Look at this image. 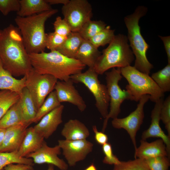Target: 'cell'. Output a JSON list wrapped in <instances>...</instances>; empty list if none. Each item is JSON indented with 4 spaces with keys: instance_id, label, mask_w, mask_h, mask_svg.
Returning <instances> with one entry per match:
<instances>
[{
    "instance_id": "obj_1",
    "label": "cell",
    "mask_w": 170,
    "mask_h": 170,
    "mask_svg": "<svg viewBox=\"0 0 170 170\" xmlns=\"http://www.w3.org/2000/svg\"><path fill=\"white\" fill-rule=\"evenodd\" d=\"M0 60L12 76H24L33 67L17 27L10 24L0 35Z\"/></svg>"
},
{
    "instance_id": "obj_2",
    "label": "cell",
    "mask_w": 170,
    "mask_h": 170,
    "mask_svg": "<svg viewBox=\"0 0 170 170\" xmlns=\"http://www.w3.org/2000/svg\"><path fill=\"white\" fill-rule=\"evenodd\" d=\"M31 64L37 73L52 75L60 81L82 72L86 66L76 59L68 58L56 50L29 54Z\"/></svg>"
},
{
    "instance_id": "obj_3",
    "label": "cell",
    "mask_w": 170,
    "mask_h": 170,
    "mask_svg": "<svg viewBox=\"0 0 170 170\" xmlns=\"http://www.w3.org/2000/svg\"><path fill=\"white\" fill-rule=\"evenodd\" d=\"M58 12L57 9L52 8L28 16H17L15 18V22L28 54L44 52L47 34L45 32V23L48 18Z\"/></svg>"
},
{
    "instance_id": "obj_4",
    "label": "cell",
    "mask_w": 170,
    "mask_h": 170,
    "mask_svg": "<svg viewBox=\"0 0 170 170\" xmlns=\"http://www.w3.org/2000/svg\"><path fill=\"white\" fill-rule=\"evenodd\" d=\"M147 11L146 7L139 6L133 13L125 17L124 20L128 30L127 37L129 45L135 57L134 66L139 71L149 75L153 68L146 56L149 46L142 35L139 25L140 19L146 14Z\"/></svg>"
},
{
    "instance_id": "obj_5",
    "label": "cell",
    "mask_w": 170,
    "mask_h": 170,
    "mask_svg": "<svg viewBox=\"0 0 170 170\" xmlns=\"http://www.w3.org/2000/svg\"><path fill=\"white\" fill-rule=\"evenodd\" d=\"M128 42L127 37L123 34L115 35L95 64L94 68L98 75H102L110 68L130 65L134 57Z\"/></svg>"
},
{
    "instance_id": "obj_6",
    "label": "cell",
    "mask_w": 170,
    "mask_h": 170,
    "mask_svg": "<svg viewBox=\"0 0 170 170\" xmlns=\"http://www.w3.org/2000/svg\"><path fill=\"white\" fill-rule=\"evenodd\" d=\"M121 73L127 81L126 89L133 100L138 101L143 95H149L150 99L156 103L164 94L149 75L142 72L131 65L120 68Z\"/></svg>"
},
{
    "instance_id": "obj_7",
    "label": "cell",
    "mask_w": 170,
    "mask_h": 170,
    "mask_svg": "<svg viewBox=\"0 0 170 170\" xmlns=\"http://www.w3.org/2000/svg\"><path fill=\"white\" fill-rule=\"evenodd\" d=\"M98 75L94 68H88L85 71L72 75L70 78L74 83H82L88 89L94 98L97 109L105 119L109 112L110 98L106 85L100 82Z\"/></svg>"
},
{
    "instance_id": "obj_8",
    "label": "cell",
    "mask_w": 170,
    "mask_h": 170,
    "mask_svg": "<svg viewBox=\"0 0 170 170\" xmlns=\"http://www.w3.org/2000/svg\"><path fill=\"white\" fill-rule=\"evenodd\" d=\"M106 86L110 98V110L104 120L102 132L104 133L109 119L117 117L121 112L120 107L122 103L126 100H133L132 96L128 92L122 90L119 82L122 78L120 68H113L111 71L105 73Z\"/></svg>"
},
{
    "instance_id": "obj_9",
    "label": "cell",
    "mask_w": 170,
    "mask_h": 170,
    "mask_svg": "<svg viewBox=\"0 0 170 170\" xmlns=\"http://www.w3.org/2000/svg\"><path fill=\"white\" fill-rule=\"evenodd\" d=\"M26 87L29 91L38 111L47 96L54 89L58 79L48 74H41L32 69L26 75Z\"/></svg>"
},
{
    "instance_id": "obj_10",
    "label": "cell",
    "mask_w": 170,
    "mask_h": 170,
    "mask_svg": "<svg viewBox=\"0 0 170 170\" xmlns=\"http://www.w3.org/2000/svg\"><path fill=\"white\" fill-rule=\"evenodd\" d=\"M64 19L72 32H78L83 25L91 20L92 8L87 0H69L61 8Z\"/></svg>"
},
{
    "instance_id": "obj_11",
    "label": "cell",
    "mask_w": 170,
    "mask_h": 170,
    "mask_svg": "<svg viewBox=\"0 0 170 170\" xmlns=\"http://www.w3.org/2000/svg\"><path fill=\"white\" fill-rule=\"evenodd\" d=\"M150 96H143L139 100L136 109L128 116L123 118H116L111 122L112 126L116 129L123 128L129 134L135 150L137 148L136 139L138 131L143 123L144 118V108L145 104L149 100Z\"/></svg>"
},
{
    "instance_id": "obj_12",
    "label": "cell",
    "mask_w": 170,
    "mask_h": 170,
    "mask_svg": "<svg viewBox=\"0 0 170 170\" xmlns=\"http://www.w3.org/2000/svg\"><path fill=\"white\" fill-rule=\"evenodd\" d=\"M58 145L63 151V154L70 167L83 160L93 150V143L85 139L58 140Z\"/></svg>"
},
{
    "instance_id": "obj_13",
    "label": "cell",
    "mask_w": 170,
    "mask_h": 170,
    "mask_svg": "<svg viewBox=\"0 0 170 170\" xmlns=\"http://www.w3.org/2000/svg\"><path fill=\"white\" fill-rule=\"evenodd\" d=\"M61 148L58 145L54 147L48 146L44 141L41 147L36 151L28 155L26 157L32 159L36 164L47 163L56 166L61 170H67L68 165L58 155L61 154Z\"/></svg>"
},
{
    "instance_id": "obj_14",
    "label": "cell",
    "mask_w": 170,
    "mask_h": 170,
    "mask_svg": "<svg viewBox=\"0 0 170 170\" xmlns=\"http://www.w3.org/2000/svg\"><path fill=\"white\" fill-rule=\"evenodd\" d=\"M73 83L70 78L66 81H58L54 89L60 103H70L76 106L80 111L82 112L86 109V105Z\"/></svg>"
},
{
    "instance_id": "obj_15",
    "label": "cell",
    "mask_w": 170,
    "mask_h": 170,
    "mask_svg": "<svg viewBox=\"0 0 170 170\" xmlns=\"http://www.w3.org/2000/svg\"><path fill=\"white\" fill-rule=\"evenodd\" d=\"M163 99L164 98H161L155 103L154 107L151 112V124L149 128L142 133L141 139L145 140L151 137L161 138L165 144L168 157L170 158V137L162 130L159 124L160 113Z\"/></svg>"
},
{
    "instance_id": "obj_16",
    "label": "cell",
    "mask_w": 170,
    "mask_h": 170,
    "mask_svg": "<svg viewBox=\"0 0 170 170\" xmlns=\"http://www.w3.org/2000/svg\"><path fill=\"white\" fill-rule=\"evenodd\" d=\"M31 124L22 122L6 129L0 152L18 151L24 137L26 129Z\"/></svg>"
},
{
    "instance_id": "obj_17",
    "label": "cell",
    "mask_w": 170,
    "mask_h": 170,
    "mask_svg": "<svg viewBox=\"0 0 170 170\" xmlns=\"http://www.w3.org/2000/svg\"><path fill=\"white\" fill-rule=\"evenodd\" d=\"M64 106L61 105L44 116L33 127L35 131L44 139H48L63 122L62 114Z\"/></svg>"
},
{
    "instance_id": "obj_18",
    "label": "cell",
    "mask_w": 170,
    "mask_h": 170,
    "mask_svg": "<svg viewBox=\"0 0 170 170\" xmlns=\"http://www.w3.org/2000/svg\"><path fill=\"white\" fill-rule=\"evenodd\" d=\"M140 144L135 150V158L145 160L159 156L168 157L166 146L161 139L151 143L141 140Z\"/></svg>"
},
{
    "instance_id": "obj_19",
    "label": "cell",
    "mask_w": 170,
    "mask_h": 170,
    "mask_svg": "<svg viewBox=\"0 0 170 170\" xmlns=\"http://www.w3.org/2000/svg\"><path fill=\"white\" fill-rule=\"evenodd\" d=\"M44 139L35 131L33 127L27 128L18 150L20 156L26 157L29 154L38 150L42 146L44 141Z\"/></svg>"
},
{
    "instance_id": "obj_20",
    "label": "cell",
    "mask_w": 170,
    "mask_h": 170,
    "mask_svg": "<svg viewBox=\"0 0 170 170\" xmlns=\"http://www.w3.org/2000/svg\"><path fill=\"white\" fill-rule=\"evenodd\" d=\"M61 134L66 140H76L85 139L90 135L88 128L77 119H70L64 125Z\"/></svg>"
},
{
    "instance_id": "obj_21",
    "label": "cell",
    "mask_w": 170,
    "mask_h": 170,
    "mask_svg": "<svg viewBox=\"0 0 170 170\" xmlns=\"http://www.w3.org/2000/svg\"><path fill=\"white\" fill-rule=\"evenodd\" d=\"M101 54L98 48L94 46L89 40L83 39L75 59L86 66L94 68Z\"/></svg>"
},
{
    "instance_id": "obj_22",
    "label": "cell",
    "mask_w": 170,
    "mask_h": 170,
    "mask_svg": "<svg viewBox=\"0 0 170 170\" xmlns=\"http://www.w3.org/2000/svg\"><path fill=\"white\" fill-rule=\"evenodd\" d=\"M26 82L25 75L20 79H16L3 68L0 60V90H9L20 95Z\"/></svg>"
},
{
    "instance_id": "obj_23",
    "label": "cell",
    "mask_w": 170,
    "mask_h": 170,
    "mask_svg": "<svg viewBox=\"0 0 170 170\" xmlns=\"http://www.w3.org/2000/svg\"><path fill=\"white\" fill-rule=\"evenodd\" d=\"M18 102L23 121L32 123V121L36 116L37 110L26 87L23 89Z\"/></svg>"
},
{
    "instance_id": "obj_24",
    "label": "cell",
    "mask_w": 170,
    "mask_h": 170,
    "mask_svg": "<svg viewBox=\"0 0 170 170\" xmlns=\"http://www.w3.org/2000/svg\"><path fill=\"white\" fill-rule=\"evenodd\" d=\"M20 8L17 16L27 17L39 14L52 8L45 0H20Z\"/></svg>"
},
{
    "instance_id": "obj_25",
    "label": "cell",
    "mask_w": 170,
    "mask_h": 170,
    "mask_svg": "<svg viewBox=\"0 0 170 170\" xmlns=\"http://www.w3.org/2000/svg\"><path fill=\"white\" fill-rule=\"evenodd\" d=\"M83 40L78 32H71L56 50L68 58L75 59Z\"/></svg>"
},
{
    "instance_id": "obj_26",
    "label": "cell",
    "mask_w": 170,
    "mask_h": 170,
    "mask_svg": "<svg viewBox=\"0 0 170 170\" xmlns=\"http://www.w3.org/2000/svg\"><path fill=\"white\" fill-rule=\"evenodd\" d=\"M23 122L18 101L8 110L0 119V128L6 129Z\"/></svg>"
},
{
    "instance_id": "obj_27",
    "label": "cell",
    "mask_w": 170,
    "mask_h": 170,
    "mask_svg": "<svg viewBox=\"0 0 170 170\" xmlns=\"http://www.w3.org/2000/svg\"><path fill=\"white\" fill-rule=\"evenodd\" d=\"M61 105L57 98L55 91L51 92L37 111L32 123H37L44 116Z\"/></svg>"
},
{
    "instance_id": "obj_28",
    "label": "cell",
    "mask_w": 170,
    "mask_h": 170,
    "mask_svg": "<svg viewBox=\"0 0 170 170\" xmlns=\"http://www.w3.org/2000/svg\"><path fill=\"white\" fill-rule=\"evenodd\" d=\"M21 164L33 166L34 163L30 158L20 156L18 151L10 152H0V170L10 164Z\"/></svg>"
},
{
    "instance_id": "obj_29",
    "label": "cell",
    "mask_w": 170,
    "mask_h": 170,
    "mask_svg": "<svg viewBox=\"0 0 170 170\" xmlns=\"http://www.w3.org/2000/svg\"><path fill=\"white\" fill-rule=\"evenodd\" d=\"M106 26V24L101 20H90L83 25L78 32L83 39L89 40Z\"/></svg>"
},
{
    "instance_id": "obj_30",
    "label": "cell",
    "mask_w": 170,
    "mask_h": 170,
    "mask_svg": "<svg viewBox=\"0 0 170 170\" xmlns=\"http://www.w3.org/2000/svg\"><path fill=\"white\" fill-rule=\"evenodd\" d=\"M151 77L163 93L169 92L170 63H168L162 69L153 73Z\"/></svg>"
},
{
    "instance_id": "obj_31",
    "label": "cell",
    "mask_w": 170,
    "mask_h": 170,
    "mask_svg": "<svg viewBox=\"0 0 170 170\" xmlns=\"http://www.w3.org/2000/svg\"><path fill=\"white\" fill-rule=\"evenodd\" d=\"M20 98V95L16 93L7 90H0V120Z\"/></svg>"
},
{
    "instance_id": "obj_32",
    "label": "cell",
    "mask_w": 170,
    "mask_h": 170,
    "mask_svg": "<svg viewBox=\"0 0 170 170\" xmlns=\"http://www.w3.org/2000/svg\"><path fill=\"white\" fill-rule=\"evenodd\" d=\"M114 30L111 29L110 26H107L89 41L95 47L98 48L109 44L114 38Z\"/></svg>"
},
{
    "instance_id": "obj_33",
    "label": "cell",
    "mask_w": 170,
    "mask_h": 170,
    "mask_svg": "<svg viewBox=\"0 0 170 170\" xmlns=\"http://www.w3.org/2000/svg\"><path fill=\"white\" fill-rule=\"evenodd\" d=\"M113 170H150L144 160L136 158L127 161H121L114 165Z\"/></svg>"
},
{
    "instance_id": "obj_34",
    "label": "cell",
    "mask_w": 170,
    "mask_h": 170,
    "mask_svg": "<svg viewBox=\"0 0 170 170\" xmlns=\"http://www.w3.org/2000/svg\"><path fill=\"white\" fill-rule=\"evenodd\" d=\"M169 159L167 156H159L144 160L150 170H169Z\"/></svg>"
},
{
    "instance_id": "obj_35",
    "label": "cell",
    "mask_w": 170,
    "mask_h": 170,
    "mask_svg": "<svg viewBox=\"0 0 170 170\" xmlns=\"http://www.w3.org/2000/svg\"><path fill=\"white\" fill-rule=\"evenodd\" d=\"M160 119L165 125V128L170 137V95L164 100L160 113Z\"/></svg>"
},
{
    "instance_id": "obj_36",
    "label": "cell",
    "mask_w": 170,
    "mask_h": 170,
    "mask_svg": "<svg viewBox=\"0 0 170 170\" xmlns=\"http://www.w3.org/2000/svg\"><path fill=\"white\" fill-rule=\"evenodd\" d=\"M66 37L61 36L54 32L47 34L46 48L50 51L56 50L60 46Z\"/></svg>"
},
{
    "instance_id": "obj_37",
    "label": "cell",
    "mask_w": 170,
    "mask_h": 170,
    "mask_svg": "<svg viewBox=\"0 0 170 170\" xmlns=\"http://www.w3.org/2000/svg\"><path fill=\"white\" fill-rule=\"evenodd\" d=\"M20 8V0H0V11L5 16L11 12H17Z\"/></svg>"
},
{
    "instance_id": "obj_38",
    "label": "cell",
    "mask_w": 170,
    "mask_h": 170,
    "mask_svg": "<svg viewBox=\"0 0 170 170\" xmlns=\"http://www.w3.org/2000/svg\"><path fill=\"white\" fill-rule=\"evenodd\" d=\"M53 25L54 31L61 36L67 37L72 32L66 22L60 16L56 18Z\"/></svg>"
},
{
    "instance_id": "obj_39",
    "label": "cell",
    "mask_w": 170,
    "mask_h": 170,
    "mask_svg": "<svg viewBox=\"0 0 170 170\" xmlns=\"http://www.w3.org/2000/svg\"><path fill=\"white\" fill-rule=\"evenodd\" d=\"M102 150L105 155L103 160L104 163L115 165L120 163L121 161L114 155L111 145L110 143L108 142L102 145Z\"/></svg>"
},
{
    "instance_id": "obj_40",
    "label": "cell",
    "mask_w": 170,
    "mask_h": 170,
    "mask_svg": "<svg viewBox=\"0 0 170 170\" xmlns=\"http://www.w3.org/2000/svg\"><path fill=\"white\" fill-rule=\"evenodd\" d=\"M92 129L94 133L95 140L98 144L103 145L108 142V138L106 134L99 131L96 125L93 126Z\"/></svg>"
},
{
    "instance_id": "obj_41",
    "label": "cell",
    "mask_w": 170,
    "mask_h": 170,
    "mask_svg": "<svg viewBox=\"0 0 170 170\" xmlns=\"http://www.w3.org/2000/svg\"><path fill=\"white\" fill-rule=\"evenodd\" d=\"M4 169L5 170H26L31 169L33 170L32 166L21 164H10L5 166Z\"/></svg>"
},
{
    "instance_id": "obj_42",
    "label": "cell",
    "mask_w": 170,
    "mask_h": 170,
    "mask_svg": "<svg viewBox=\"0 0 170 170\" xmlns=\"http://www.w3.org/2000/svg\"><path fill=\"white\" fill-rule=\"evenodd\" d=\"M162 41L167 54L168 63H170V36H159Z\"/></svg>"
},
{
    "instance_id": "obj_43",
    "label": "cell",
    "mask_w": 170,
    "mask_h": 170,
    "mask_svg": "<svg viewBox=\"0 0 170 170\" xmlns=\"http://www.w3.org/2000/svg\"><path fill=\"white\" fill-rule=\"evenodd\" d=\"M46 2L50 5L62 4L63 5L65 4L69 1V0H45Z\"/></svg>"
},
{
    "instance_id": "obj_44",
    "label": "cell",
    "mask_w": 170,
    "mask_h": 170,
    "mask_svg": "<svg viewBox=\"0 0 170 170\" xmlns=\"http://www.w3.org/2000/svg\"><path fill=\"white\" fill-rule=\"evenodd\" d=\"M6 130V129L0 128V146L3 143Z\"/></svg>"
},
{
    "instance_id": "obj_45",
    "label": "cell",
    "mask_w": 170,
    "mask_h": 170,
    "mask_svg": "<svg viewBox=\"0 0 170 170\" xmlns=\"http://www.w3.org/2000/svg\"><path fill=\"white\" fill-rule=\"evenodd\" d=\"M84 170H97V168L93 163H92Z\"/></svg>"
},
{
    "instance_id": "obj_46",
    "label": "cell",
    "mask_w": 170,
    "mask_h": 170,
    "mask_svg": "<svg viewBox=\"0 0 170 170\" xmlns=\"http://www.w3.org/2000/svg\"><path fill=\"white\" fill-rule=\"evenodd\" d=\"M26 170H31V169H26ZM47 170H54V166L52 164H49L48 169Z\"/></svg>"
},
{
    "instance_id": "obj_47",
    "label": "cell",
    "mask_w": 170,
    "mask_h": 170,
    "mask_svg": "<svg viewBox=\"0 0 170 170\" xmlns=\"http://www.w3.org/2000/svg\"><path fill=\"white\" fill-rule=\"evenodd\" d=\"M1 30H0V35L1 34Z\"/></svg>"
}]
</instances>
